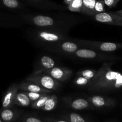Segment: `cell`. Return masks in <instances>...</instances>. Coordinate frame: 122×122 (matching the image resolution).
Returning a JSON list of instances; mask_svg holds the SVG:
<instances>
[{"label":"cell","instance_id":"f1b7e54d","mask_svg":"<svg viewBox=\"0 0 122 122\" xmlns=\"http://www.w3.org/2000/svg\"><path fill=\"white\" fill-rule=\"evenodd\" d=\"M18 122H42L40 119L35 117H26L22 118Z\"/></svg>","mask_w":122,"mask_h":122},{"label":"cell","instance_id":"603a6c76","mask_svg":"<svg viewBox=\"0 0 122 122\" xmlns=\"http://www.w3.org/2000/svg\"><path fill=\"white\" fill-rule=\"evenodd\" d=\"M83 5V0H73L71 3L68 5V10L71 12L81 13Z\"/></svg>","mask_w":122,"mask_h":122},{"label":"cell","instance_id":"d4e9b609","mask_svg":"<svg viewBox=\"0 0 122 122\" xmlns=\"http://www.w3.org/2000/svg\"><path fill=\"white\" fill-rule=\"evenodd\" d=\"M66 119L69 122H88L77 113H70L66 116Z\"/></svg>","mask_w":122,"mask_h":122},{"label":"cell","instance_id":"ba28073f","mask_svg":"<svg viewBox=\"0 0 122 122\" xmlns=\"http://www.w3.org/2000/svg\"><path fill=\"white\" fill-rule=\"evenodd\" d=\"M73 56L82 59L95 60L100 61L111 60L114 58L113 56L105 54L102 52L86 48H82L75 52Z\"/></svg>","mask_w":122,"mask_h":122},{"label":"cell","instance_id":"2e32d148","mask_svg":"<svg viewBox=\"0 0 122 122\" xmlns=\"http://www.w3.org/2000/svg\"><path fill=\"white\" fill-rule=\"evenodd\" d=\"M19 90L21 91L43 93V94H51L52 92V91L45 89L36 83L27 82L25 81H23L21 83H20Z\"/></svg>","mask_w":122,"mask_h":122},{"label":"cell","instance_id":"8992f818","mask_svg":"<svg viewBox=\"0 0 122 122\" xmlns=\"http://www.w3.org/2000/svg\"><path fill=\"white\" fill-rule=\"evenodd\" d=\"M26 5L41 11H64L68 10L67 6L62 5L51 0H20Z\"/></svg>","mask_w":122,"mask_h":122},{"label":"cell","instance_id":"cb8c5ba5","mask_svg":"<svg viewBox=\"0 0 122 122\" xmlns=\"http://www.w3.org/2000/svg\"><path fill=\"white\" fill-rule=\"evenodd\" d=\"M98 70H93V69H86L82 71H79L77 74V76H82L88 79L92 80L96 76Z\"/></svg>","mask_w":122,"mask_h":122},{"label":"cell","instance_id":"8fae6325","mask_svg":"<svg viewBox=\"0 0 122 122\" xmlns=\"http://www.w3.org/2000/svg\"><path fill=\"white\" fill-rule=\"evenodd\" d=\"M43 73L50 75L58 82H65L72 75V70L66 67H54Z\"/></svg>","mask_w":122,"mask_h":122},{"label":"cell","instance_id":"7a4b0ae2","mask_svg":"<svg viewBox=\"0 0 122 122\" xmlns=\"http://www.w3.org/2000/svg\"><path fill=\"white\" fill-rule=\"evenodd\" d=\"M113 63H104L88 86L89 91L107 92L122 87V74L112 69Z\"/></svg>","mask_w":122,"mask_h":122},{"label":"cell","instance_id":"4316f807","mask_svg":"<svg viewBox=\"0 0 122 122\" xmlns=\"http://www.w3.org/2000/svg\"><path fill=\"white\" fill-rule=\"evenodd\" d=\"M95 14L106 12L105 9V3L104 0H97L95 5Z\"/></svg>","mask_w":122,"mask_h":122},{"label":"cell","instance_id":"52a82bcc","mask_svg":"<svg viewBox=\"0 0 122 122\" xmlns=\"http://www.w3.org/2000/svg\"><path fill=\"white\" fill-rule=\"evenodd\" d=\"M82 48L83 47L70 38L69 40L60 42L58 44L48 46L44 49L56 53L62 54L64 55H72L79 49Z\"/></svg>","mask_w":122,"mask_h":122},{"label":"cell","instance_id":"e575fe53","mask_svg":"<svg viewBox=\"0 0 122 122\" xmlns=\"http://www.w3.org/2000/svg\"><path fill=\"white\" fill-rule=\"evenodd\" d=\"M0 122H4L3 121H2V119H1V117H0Z\"/></svg>","mask_w":122,"mask_h":122},{"label":"cell","instance_id":"9a60e30c","mask_svg":"<svg viewBox=\"0 0 122 122\" xmlns=\"http://www.w3.org/2000/svg\"><path fill=\"white\" fill-rule=\"evenodd\" d=\"M88 100L93 106L98 108L112 107L114 105V100L113 98L101 95H92L88 97Z\"/></svg>","mask_w":122,"mask_h":122},{"label":"cell","instance_id":"ffe728a7","mask_svg":"<svg viewBox=\"0 0 122 122\" xmlns=\"http://www.w3.org/2000/svg\"><path fill=\"white\" fill-rule=\"evenodd\" d=\"M31 104L32 101L23 92H18L14 100V105L20 107H28Z\"/></svg>","mask_w":122,"mask_h":122},{"label":"cell","instance_id":"4dcf8cb0","mask_svg":"<svg viewBox=\"0 0 122 122\" xmlns=\"http://www.w3.org/2000/svg\"><path fill=\"white\" fill-rule=\"evenodd\" d=\"M73 0H64V3L67 5V6L68 5H69L70 3H71V2Z\"/></svg>","mask_w":122,"mask_h":122},{"label":"cell","instance_id":"83f0119b","mask_svg":"<svg viewBox=\"0 0 122 122\" xmlns=\"http://www.w3.org/2000/svg\"><path fill=\"white\" fill-rule=\"evenodd\" d=\"M27 97H29V98L30 100V101H32V102H34V101H36L37 100L41 98V97H42L43 95L45 94H43V93H38V92H25L23 91Z\"/></svg>","mask_w":122,"mask_h":122},{"label":"cell","instance_id":"5b68a950","mask_svg":"<svg viewBox=\"0 0 122 122\" xmlns=\"http://www.w3.org/2000/svg\"><path fill=\"white\" fill-rule=\"evenodd\" d=\"M25 81L36 83L45 89L51 91H57L60 87L61 83L60 82L55 80L50 75L44 73L32 75L31 74L29 76L26 77Z\"/></svg>","mask_w":122,"mask_h":122},{"label":"cell","instance_id":"e0dca14e","mask_svg":"<svg viewBox=\"0 0 122 122\" xmlns=\"http://www.w3.org/2000/svg\"><path fill=\"white\" fill-rule=\"evenodd\" d=\"M21 113L22 111L15 108H2L0 112V117L4 122H14L19 119Z\"/></svg>","mask_w":122,"mask_h":122},{"label":"cell","instance_id":"d6a6232c","mask_svg":"<svg viewBox=\"0 0 122 122\" xmlns=\"http://www.w3.org/2000/svg\"><path fill=\"white\" fill-rule=\"evenodd\" d=\"M114 14H122V10L119 11H114V12H112Z\"/></svg>","mask_w":122,"mask_h":122},{"label":"cell","instance_id":"44dd1931","mask_svg":"<svg viewBox=\"0 0 122 122\" xmlns=\"http://www.w3.org/2000/svg\"><path fill=\"white\" fill-rule=\"evenodd\" d=\"M58 102V97L55 94H51L42 110L46 112L52 111L56 107Z\"/></svg>","mask_w":122,"mask_h":122},{"label":"cell","instance_id":"30bf717a","mask_svg":"<svg viewBox=\"0 0 122 122\" xmlns=\"http://www.w3.org/2000/svg\"><path fill=\"white\" fill-rule=\"evenodd\" d=\"M91 19L99 23L116 26H122V18L112 12L98 13L90 16Z\"/></svg>","mask_w":122,"mask_h":122},{"label":"cell","instance_id":"7c38bea8","mask_svg":"<svg viewBox=\"0 0 122 122\" xmlns=\"http://www.w3.org/2000/svg\"><path fill=\"white\" fill-rule=\"evenodd\" d=\"M20 83H14L11 85L5 92L2 101V108H13L14 100L16 94L19 91Z\"/></svg>","mask_w":122,"mask_h":122},{"label":"cell","instance_id":"3957f363","mask_svg":"<svg viewBox=\"0 0 122 122\" xmlns=\"http://www.w3.org/2000/svg\"><path fill=\"white\" fill-rule=\"evenodd\" d=\"M27 34L29 39L44 48L70 39L67 33L46 29L34 27L33 29L27 32Z\"/></svg>","mask_w":122,"mask_h":122},{"label":"cell","instance_id":"d6986e66","mask_svg":"<svg viewBox=\"0 0 122 122\" xmlns=\"http://www.w3.org/2000/svg\"><path fill=\"white\" fill-rule=\"evenodd\" d=\"M97 1V0H83L81 13L89 17L95 15V5Z\"/></svg>","mask_w":122,"mask_h":122},{"label":"cell","instance_id":"f546056e","mask_svg":"<svg viewBox=\"0 0 122 122\" xmlns=\"http://www.w3.org/2000/svg\"><path fill=\"white\" fill-rule=\"evenodd\" d=\"M104 1L105 5H106L107 7L109 8H113L117 4L120 0H104Z\"/></svg>","mask_w":122,"mask_h":122},{"label":"cell","instance_id":"1f68e13d","mask_svg":"<svg viewBox=\"0 0 122 122\" xmlns=\"http://www.w3.org/2000/svg\"><path fill=\"white\" fill-rule=\"evenodd\" d=\"M49 122H69L65 120H50Z\"/></svg>","mask_w":122,"mask_h":122},{"label":"cell","instance_id":"484cf974","mask_svg":"<svg viewBox=\"0 0 122 122\" xmlns=\"http://www.w3.org/2000/svg\"><path fill=\"white\" fill-rule=\"evenodd\" d=\"M91 81L92 80L88 79L82 77V76H77L76 79L74 80V83L76 85L79 86H85L89 85Z\"/></svg>","mask_w":122,"mask_h":122},{"label":"cell","instance_id":"ac0fdd59","mask_svg":"<svg viewBox=\"0 0 122 122\" xmlns=\"http://www.w3.org/2000/svg\"><path fill=\"white\" fill-rule=\"evenodd\" d=\"M69 106L74 110H82L89 108L91 107V104L88 100L84 98H77L69 102Z\"/></svg>","mask_w":122,"mask_h":122},{"label":"cell","instance_id":"6da1fadb","mask_svg":"<svg viewBox=\"0 0 122 122\" xmlns=\"http://www.w3.org/2000/svg\"><path fill=\"white\" fill-rule=\"evenodd\" d=\"M24 23L35 28L46 29L68 33L82 21V17L67 13H27L20 14Z\"/></svg>","mask_w":122,"mask_h":122},{"label":"cell","instance_id":"277c9868","mask_svg":"<svg viewBox=\"0 0 122 122\" xmlns=\"http://www.w3.org/2000/svg\"><path fill=\"white\" fill-rule=\"evenodd\" d=\"M82 46L86 48L95 50L98 52H113L122 47V44L112 42H100L96 41L83 40L72 39Z\"/></svg>","mask_w":122,"mask_h":122},{"label":"cell","instance_id":"4fadbf2b","mask_svg":"<svg viewBox=\"0 0 122 122\" xmlns=\"http://www.w3.org/2000/svg\"><path fill=\"white\" fill-rule=\"evenodd\" d=\"M24 24L20 15L0 14V25L7 27H19Z\"/></svg>","mask_w":122,"mask_h":122},{"label":"cell","instance_id":"5bb4252c","mask_svg":"<svg viewBox=\"0 0 122 122\" xmlns=\"http://www.w3.org/2000/svg\"><path fill=\"white\" fill-rule=\"evenodd\" d=\"M56 65L55 61L51 57L47 56H44L40 58L38 64L35 68L32 75H38L45 71V70L54 67Z\"/></svg>","mask_w":122,"mask_h":122},{"label":"cell","instance_id":"836d02e7","mask_svg":"<svg viewBox=\"0 0 122 122\" xmlns=\"http://www.w3.org/2000/svg\"><path fill=\"white\" fill-rule=\"evenodd\" d=\"M113 14H114V13H113ZM116 14V15H119V16L121 17L122 18V14Z\"/></svg>","mask_w":122,"mask_h":122},{"label":"cell","instance_id":"9c48e42d","mask_svg":"<svg viewBox=\"0 0 122 122\" xmlns=\"http://www.w3.org/2000/svg\"><path fill=\"white\" fill-rule=\"evenodd\" d=\"M0 8L9 10L18 15L29 13L26 5L20 0H0Z\"/></svg>","mask_w":122,"mask_h":122},{"label":"cell","instance_id":"7402d4cb","mask_svg":"<svg viewBox=\"0 0 122 122\" xmlns=\"http://www.w3.org/2000/svg\"><path fill=\"white\" fill-rule=\"evenodd\" d=\"M51 94H45L42 97H41V98H39L38 100H37L36 101H34V102H32L31 104V107L34 109L36 110H42V108L44 107V106H45V103L47 101V100H48L49 98L50 97Z\"/></svg>","mask_w":122,"mask_h":122}]
</instances>
